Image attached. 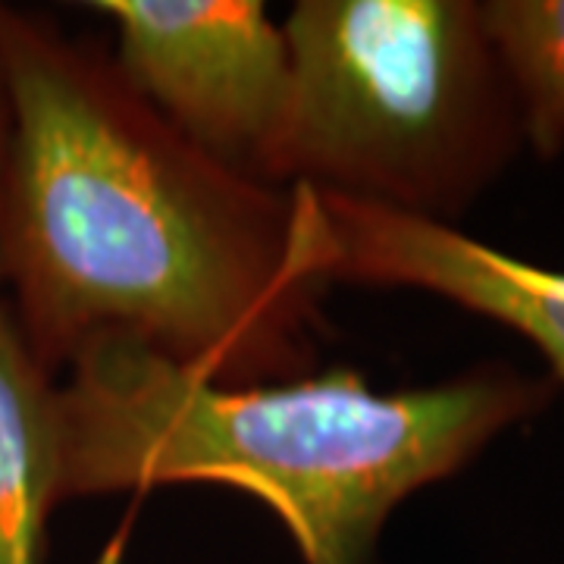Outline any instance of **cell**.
Listing matches in <instances>:
<instances>
[{"mask_svg": "<svg viewBox=\"0 0 564 564\" xmlns=\"http://www.w3.org/2000/svg\"><path fill=\"white\" fill-rule=\"evenodd\" d=\"M0 282L47 373L132 343L226 386L304 377L323 282L295 192L185 141L120 69L0 7Z\"/></svg>", "mask_w": 564, "mask_h": 564, "instance_id": "6da1fadb", "label": "cell"}, {"mask_svg": "<svg viewBox=\"0 0 564 564\" xmlns=\"http://www.w3.org/2000/svg\"><path fill=\"white\" fill-rule=\"evenodd\" d=\"M57 386V499L220 484L270 505L304 564H377L389 514L540 417L549 377L489 361L380 392L355 370L226 386L98 343Z\"/></svg>", "mask_w": 564, "mask_h": 564, "instance_id": "7a4b0ae2", "label": "cell"}, {"mask_svg": "<svg viewBox=\"0 0 564 564\" xmlns=\"http://www.w3.org/2000/svg\"><path fill=\"white\" fill-rule=\"evenodd\" d=\"M282 185L458 226L524 148L474 0H302Z\"/></svg>", "mask_w": 564, "mask_h": 564, "instance_id": "3957f363", "label": "cell"}, {"mask_svg": "<svg viewBox=\"0 0 564 564\" xmlns=\"http://www.w3.org/2000/svg\"><path fill=\"white\" fill-rule=\"evenodd\" d=\"M117 69L182 139L245 180L280 185L292 107L282 29L258 0H101Z\"/></svg>", "mask_w": 564, "mask_h": 564, "instance_id": "277c9868", "label": "cell"}, {"mask_svg": "<svg viewBox=\"0 0 564 564\" xmlns=\"http://www.w3.org/2000/svg\"><path fill=\"white\" fill-rule=\"evenodd\" d=\"M295 192L311 273L326 282L414 289L499 323L533 345L564 392V270L477 242L458 226L417 220L339 195Z\"/></svg>", "mask_w": 564, "mask_h": 564, "instance_id": "5b68a950", "label": "cell"}, {"mask_svg": "<svg viewBox=\"0 0 564 564\" xmlns=\"http://www.w3.org/2000/svg\"><path fill=\"white\" fill-rule=\"evenodd\" d=\"M57 505V383L0 302V564H41Z\"/></svg>", "mask_w": 564, "mask_h": 564, "instance_id": "8992f818", "label": "cell"}, {"mask_svg": "<svg viewBox=\"0 0 564 564\" xmlns=\"http://www.w3.org/2000/svg\"><path fill=\"white\" fill-rule=\"evenodd\" d=\"M492 47L514 91L524 148L552 161L564 151V0L480 3Z\"/></svg>", "mask_w": 564, "mask_h": 564, "instance_id": "52a82bcc", "label": "cell"}, {"mask_svg": "<svg viewBox=\"0 0 564 564\" xmlns=\"http://www.w3.org/2000/svg\"><path fill=\"white\" fill-rule=\"evenodd\" d=\"M7 139H10V104H7V85L0 73V180H3V161H7Z\"/></svg>", "mask_w": 564, "mask_h": 564, "instance_id": "ba28073f", "label": "cell"}, {"mask_svg": "<svg viewBox=\"0 0 564 564\" xmlns=\"http://www.w3.org/2000/svg\"><path fill=\"white\" fill-rule=\"evenodd\" d=\"M0 285H3V282H0Z\"/></svg>", "mask_w": 564, "mask_h": 564, "instance_id": "9c48e42d", "label": "cell"}]
</instances>
